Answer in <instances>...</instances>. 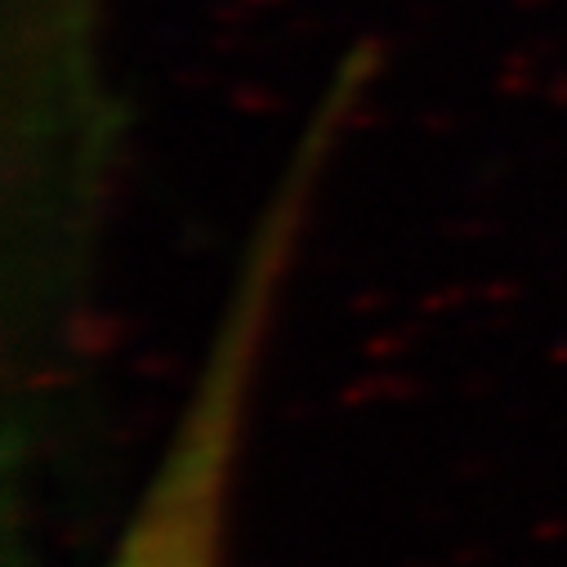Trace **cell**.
<instances>
[{"mask_svg":"<svg viewBox=\"0 0 567 567\" xmlns=\"http://www.w3.org/2000/svg\"><path fill=\"white\" fill-rule=\"evenodd\" d=\"M318 184L281 175L224 291L171 434L125 505L99 567H233L237 470L272 322Z\"/></svg>","mask_w":567,"mask_h":567,"instance_id":"1","label":"cell"}]
</instances>
